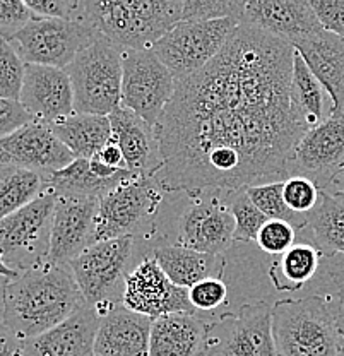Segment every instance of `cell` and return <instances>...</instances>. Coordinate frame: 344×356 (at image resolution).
Masks as SVG:
<instances>
[{"mask_svg":"<svg viewBox=\"0 0 344 356\" xmlns=\"http://www.w3.org/2000/svg\"><path fill=\"white\" fill-rule=\"evenodd\" d=\"M295 48L240 24L223 50L177 81L160 134L165 192H236L284 181L306 131L291 111Z\"/></svg>","mask_w":344,"mask_h":356,"instance_id":"6da1fadb","label":"cell"},{"mask_svg":"<svg viewBox=\"0 0 344 356\" xmlns=\"http://www.w3.org/2000/svg\"><path fill=\"white\" fill-rule=\"evenodd\" d=\"M84 305L69 266L47 262L9 280L0 317L26 341L55 329Z\"/></svg>","mask_w":344,"mask_h":356,"instance_id":"7a4b0ae2","label":"cell"},{"mask_svg":"<svg viewBox=\"0 0 344 356\" xmlns=\"http://www.w3.org/2000/svg\"><path fill=\"white\" fill-rule=\"evenodd\" d=\"M182 0H91L81 22L122 50H151L182 22Z\"/></svg>","mask_w":344,"mask_h":356,"instance_id":"3957f363","label":"cell"},{"mask_svg":"<svg viewBox=\"0 0 344 356\" xmlns=\"http://www.w3.org/2000/svg\"><path fill=\"white\" fill-rule=\"evenodd\" d=\"M272 336L279 356H339L344 351L332 298L305 296L276 302Z\"/></svg>","mask_w":344,"mask_h":356,"instance_id":"277c9868","label":"cell"},{"mask_svg":"<svg viewBox=\"0 0 344 356\" xmlns=\"http://www.w3.org/2000/svg\"><path fill=\"white\" fill-rule=\"evenodd\" d=\"M124 50L105 38H96L77 54L65 72L74 91L76 113L110 117L122 103Z\"/></svg>","mask_w":344,"mask_h":356,"instance_id":"5b68a950","label":"cell"},{"mask_svg":"<svg viewBox=\"0 0 344 356\" xmlns=\"http://www.w3.org/2000/svg\"><path fill=\"white\" fill-rule=\"evenodd\" d=\"M134 254V238L106 240L91 245L69 264L70 273L90 307L99 317L122 305L127 266Z\"/></svg>","mask_w":344,"mask_h":356,"instance_id":"8992f818","label":"cell"},{"mask_svg":"<svg viewBox=\"0 0 344 356\" xmlns=\"http://www.w3.org/2000/svg\"><path fill=\"white\" fill-rule=\"evenodd\" d=\"M57 197L45 191L38 199L0 221V255L16 274L48 262Z\"/></svg>","mask_w":344,"mask_h":356,"instance_id":"52a82bcc","label":"cell"},{"mask_svg":"<svg viewBox=\"0 0 344 356\" xmlns=\"http://www.w3.org/2000/svg\"><path fill=\"white\" fill-rule=\"evenodd\" d=\"M158 178L134 177L99 199L95 220L92 245L106 240L132 236L153 221L163 202Z\"/></svg>","mask_w":344,"mask_h":356,"instance_id":"ba28073f","label":"cell"},{"mask_svg":"<svg viewBox=\"0 0 344 356\" xmlns=\"http://www.w3.org/2000/svg\"><path fill=\"white\" fill-rule=\"evenodd\" d=\"M242 24L238 19L179 22L154 44L156 54L175 81L194 76L223 50L229 36Z\"/></svg>","mask_w":344,"mask_h":356,"instance_id":"9c48e42d","label":"cell"},{"mask_svg":"<svg viewBox=\"0 0 344 356\" xmlns=\"http://www.w3.org/2000/svg\"><path fill=\"white\" fill-rule=\"evenodd\" d=\"M199 356H279L272 336V307L247 303L209 322Z\"/></svg>","mask_w":344,"mask_h":356,"instance_id":"30bf717a","label":"cell"},{"mask_svg":"<svg viewBox=\"0 0 344 356\" xmlns=\"http://www.w3.org/2000/svg\"><path fill=\"white\" fill-rule=\"evenodd\" d=\"M175 88V77L153 50H124L122 108L134 111L147 124L158 127Z\"/></svg>","mask_w":344,"mask_h":356,"instance_id":"8fae6325","label":"cell"},{"mask_svg":"<svg viewBox=\"0 0 344 356\" xmlns=\"http://www.w3.org/2000/svg\"><path fill=\"white\" fill-rule=\"evenodd\" d=\"M98 33L81 21L33 19L9 40L26 65L67 69L79 51L90 47Z\"/></svg>","mask_w":344,"mask_h":356,"instance_id":"7c38bea8","label":"cell"},{"mask_svg":"<svg viewBox=\"0 0 344 356\" xmlns=\"http://www.w3.org/2000/svg\"><path fill=\"white\" fill-rule=\"evenodd\" d=\"M122 305L149 318L170 314H197L192 307L188 288L173 284L153 255H146L129 270Z\"/></svg>","mask_w":344,"mask_h":356,"instance_id":"4fadbf2b","label":"cell"},{"mask_svg":"<svg viewBox=\"0 0 344 356\" xmlns=\"http://www.w3.org/2000/svg\"><path fill=\"white\" fill-rule=\"evenodd\" d=\"M344 168V117L331 118L300 140L290 163V177L312 180L320 191H331Z\"/></svg>","mask_w":344,"mask_h":356,"instance_id":"5bb4252c","label":"cell"},{"mask_svg":"<svg viewBox=\"0 0 344 356\" xmlns=\"http://www.w3.org/2000/svg\"><path fill=\"white\" fill-rule=\"evenodd\" d=\"M76 159L72 151L55 136L50 125L31 122L13 136L0 139V163L31 170L43 177L67 168Z\"/></svg>","mask_w":344,"mask_h":356,"instance_id":"9a60e30c","label":"cell"},{"mask_svg":"<svg viewBox=\"0 0 344 356\" xmlns=\"http://www.w3.org/2000/svg\"><path fill=\"white\" fill-rule=\"evenodd\" d=\"M235 235V218L218 195L194 200L179 218L177 245L209 255L227 252Z\"/></svg>","mask_w":344,"mask_h":356,"instance_id":"2e32d148","label":"cell"},{"mask_svg":"<svg viewBox=\"0 0 344 356\" xmlns=\"http://www.w3.org/2000/svg\"><path fill=\"white\" fill-rule=\"evenodd\" d=\"M21 105L36 122L55 125L76 113L74 91L64 69L45 65H26Z\"/></svg>","mask_w":344,"mask_h":356,"instance_id":"e0dca14e","label":"cell"},{"mask_svg":"<svg viewBox=\"0 0 344 356\" xmlns=\"http://www.w3.org/2000/svg\"><path fill=\"white\" fill-rule=\"evenodd\" d=\"M99 199L57 197L48 262L69 266L92 245Z\"/></svg>","mask_w":344,"mask_h":356,"instance_id":"ac0fdd59","label":"cell"},{"mask_svg":"<svg viewBox=\"0 0 344 356\" xmlns=\"http://www.w3.org/2000/svg\"><path fill=\"white\" fill-rule=\"evenodd\" d=\"M112 139L125 159V170L139 178H154L161 173L163 154L158 127L127 108H117L110 115Z\"/></svg>","mask_w":344,"mask_h":356,"instance_id":"d6986e66","label":"cell"},{"mask_svg":"<svg viewBox=\"0 0 344 356\" xmlns=\"http://www.w3.org/2000/svg\"><path fill=\"white\" fill-rule=\"evenodd\" d=\"M242 22L257 26L290 44L324 31L306 0H250Z\"/></svg>","mask_w":344,"mask_h":356,"instance_id":"ffe728a7","label":"cell"},{"mask_svg":"<svg viewBox=\"0 0 344 356\" xmlns=\"http://www.w3.org/2000/svg\"><path fill=\"white\" fill-rule=\"evenodd\" d=\"M98 325V312L84 305L51 331L26 339L21 356H95Z\"/></svg>","mask_w":344,"mask_h":356,"instance_id":"44dd1931","label":"cell"},{"mask_svg":"<svg viewBox=\"0 0 344 356\" xmlns=\"http://www.w3.org/2000/svg\"><path fill=\"white\" fill-rule=\"evenodd\" d=\"M153 318L115 307L99 317L95 356H149Z\"/></svg>","mask_w":344,"mask_h":356,"instance_id":"7402d4cb","label":"cell"},{"mask_svg":"<svg viewBox=\"0 0 344 356\" xmlns=\"http://www.w3.org/2000/svg\"><path fill=\"white\" fill-rule=\"evenodd\" d=\"M291 47L327 91L336 117H344V40L324 29Z\"/></svg>","mask_w":344,"mask_h":356,"instance_id":"603a6c76","label":"cell"},{"mask_svg":"<svg viewBox=\"0 0 344 356\" xmlns=\"http://www.w3.org/2000/svg\"><path fill=\"white\" fill-rule=\"evenodd\" d=\"M207 322L197 314H170L154 318L149 356H199Z\"/></svg>","mask_w":344,"mask_h":356,"instance_id":"cb8c5ba5","label":"cell"},{"mask_svg":"<svg viewBox=\"0 0 344 356\" xmlns=\"http://www.w3.org/2000/svg\"><path fill=\"white\" fill-rule=\"evenodd\" d=\"M290 98L291 111L306 132L324 124L334 115V106L327 91L317 81L298 51H295L293 58Z\"/></svg>","mask_w":344,"mask_h":356,"instance_id":"d4e9b609","label":"cell"},{"mask_svg":"<svg viewBox=\"0 0 344 356\" xmlns=\"http://www.w3.org/2000/svg\"><path fill=\"white\" fill-rule=\"evenodd\" d=\"M151 255L156 259L166 277L182 288H192L207 277H220L223 269L221 255L201 254L177 243L160 245Z\"/></svg>","mask_w":344,"mask_h":356,"instance_id":"484cf974","label":"cell"},{"mask_svg":"<svg viewBox=\"0 0 344 356\" xmlns=\"http://www.w3.org/2000/svg\"><path fill=\"white\" fill-rule=\"evenodd\" d=\"M136 175L125 170L118 177L103 180L98 178L90 168V159H74L67 168L51 173L47 177V191L55 197H74V199H101L118 185L131 180Z\"/></svg>","mask_w":344,"mask_h":356,"instance_id":"4316f807","label":"cell"},{"mask_svg":"<svg viewBox=\"0 0 344 356\" xmlns=\"http://www.w3.org/2000/svg\"><path fill=\"white\" fill-rule=\"evenodd\" d=\"M55 136L81 159H92L112 140V124L105 115L74 113L60 124L50 125Z\"/></svg>","mask_w":344,"mask_h":356,"instance_id":"83f0119b","label":"cell"},{"mask_svg":"<svg viewBox=\"0 0 344 356\" xmlns=\"http://www.w3.org/2000/svg\"><path fill=\"white\" fill-rule=\"evenodd\" d=\"M306 228L322 254L327 257L344 254V191H320V200L309 214Z\"/></svg>","mask_w":344,"mask_h":356,"instance_id":"f1b7e54d","label":"cell"},{"mask_svg":"<svg viewBox=\"0 0 344 356\" xmlns=\"http://www.w3.org/2000/svg\"><path fill=\"white\" fill-rule=\"evenodd\" d=\"M322 252L312 243H295L277 255L269 267V280L277 291H298L317 274Z\"/></svg>","mask_w":344,"mask_h":356,"instance_id":"f546056e","label":"cell"},{"mask_svg":"<svg viewBox=\"0 0 344 356\" xmlns=\"http://www.w3.org/2000/svg\"><path fill=\"white\" fill-rule=\"evenodd\" d=\"M47 191V177L17 166H0V221L17 213Z\"/></svg>","mask_w":344,"mask_h":356,"instance_id":"4dcf8cb0","label":"cell"},{"mask_svg":"<svg viewBox=\"0 0 344 356\" xmlns=\"http://www.w3.org/2000/svg\"><path fill=\"white\" fill-rule=\"evenodd\" d=\"M284 181H272L265 185H255L247 188V194L252 199V202L264 213L268 220H279L293 226L295 229L306 228L309 216L298 214L290 209V206L284 200Z\"/></svg>","mask_w":344,"mask_h":356,"instance_id":"1f68e13d","label":"cell"},{"mask_svg":"<svg viewBox=\"0 0 344 356\" xmlns=\"http://www.w3.org/2000/svg\"><path fill=\"white\" fill-rule=\"evenodd\" d=\"M229 211L235 218V242H257L259 232L268 222L261 209L252 202L247 194V188L231 192V199L228 202Z\"/></svg>","mask_w":344,"mask_h":356,"instance_id":"d6a6232c","label":"cell"},{"mask_svg":"<svg viewBox=\"0 0 344 356\" xmlns=\"http://www.w3.org/2000/svg\"><path fill=\"white\" fill-rule=\"evenodd\" d=\"M245 6V0H183L182 21L202 22L238 19L242 22Z\"/></svg>","mask_w":344,"mask_h":356,"instance_id":"836d02e7","label":"cell"},{"mask_svg":"<svg viewBox=\"0 0 344 356\" xmlns=\"http://www.w3.org/2000/svg\"><path fill=\"white\" fill-rule=\"evenodd\" d=\"M26 74V64L21 60L9 40L0 38V98L19 102Z\"/></svg>","mask_w":344,"mask_h":356,"instance_id":"e575fe53","label":"cell"},{"mask_svg":"<svg viewBox=\"0 0 344 356\" xmlns=\"http://www.w3.org/2000/svg\"><path fill=\"white\" fill-rule=\"evenodd\" d=\"M284 200L291 211L309 216L320 200V188L305 177L293 175L284 180Z\"/></svg>","mask_w":344,"mask_h":356,"instance_id":"d590c367","label":"cell"},{"mask_svg":"<svg viewBox=\"0 0 344 356\" xmlns=\"http://www.w3.org/2000/svg\"><path fill=\"white\" fill-rule=\"evenodd\" d=\"M297 229L288 222L279 220H268L262 229L259 232L257 245L271 255H281L295 245Z\"/></svg>","mask_w":344,"mask_h":356,"instance_id":"8d00e7d4","label":"cell"},{"mask_svg":"<svg viewBox=\"0 0 344 356\" xmlns=\"http://www.w3.org/2000/svg\"><path fill=\"white\" fill-rule=\"evenodd\" d=\"M190 303L197 312H214L227 303L228 286L221 277H207L188 288Z\"/></svg>","mask_w":344,"mask_h":356,"instance_id":"74e56055","label":"cell"},{"mask_svg":"<svg viewBox=\"0 0 344 356\" xmlns=\"http://www.w3.org/2000/svg\"><path fill=\"white\" fill-rule=\"evenodd\" d=\"M33 19H36V16L26 2L0 0V38L10 40Z\"/></svg>","mask_w":344,"mask_h":356,"instance_id":"f35d334b","label":"cell"},{"mask_svg":"<svg viewBox=\"0 0 344 356\" xmlns=\"http://www.w3.org/2000/svg\"><path fill=\"white\" fill-rule=\"evenodd\" d=\"M26 6L40 19L81 21L83 2L77 0H26Z\"/></svg>","mask_w":344,"mask_h":356,"instance_id":"ab89813d","label":"cell"},{"mask_svg":"<svg viewBox=\"0 0 344 356\" xmlns=\"http://www.w3.org/2000/svg\"><path fill=\"white\" fill-rule=\"evenodd\" d=\"M36 122L33 115L16 99L0 98V139L13 136L19 129Z\"/></svg>","mask_w":344,"mask_h":356,"instance_id":"60d3db41","label":"cell"},{"mask_svg":"<svg viewBox=\"0 0 344 356\" xmlns=\"http://www.w3.org/2000/svg\"><path fill=\"white\" fill-rule=\"evenodd\" d=\"M322 28L344 40V0H310Z\"/></svg>","mask_w":344,"mask_h":356,"instance_id":"b9f144b4","label":"cell"},{"mask_svg":"<svg viewBox=\"0 0 344 356\" xmlns=\"http://www.w3.org/2000/svg\"><path fill=\"white\" fill-rule=\"evenodd\" d=\"M23 348L24 339H21L0 317V356H21Z\"/></svg>","mask_w":344,"mask_h":356,"instance_id":"7bdbcfd3","label":"cell"},{"mask_svg":"<svg viewBox=\"0 0 344 356\" xmlns=\"http://www.w3.org/2000/svg\"><path fill=\"white\" fill-rule=\"evenodd\" d=\"M96 158L101 163H105L106 166H112L115 170H125V159L124 154H122V149L118 147V144L112 139L98 154ZM129 172V170H127Z\"/></svg>","mask_w":344,"mask_h":356,"instance_id":"ee69618b","label":"cell"},{"mask_svg":"<svg viewBox=\"0 0 344 356\" xmlns=\"http://www.w3.org/2000/svg\"><path fill=\"white\" fill-rule=\"evenodd\" d=\"M336 284H338V293H336L332 307H334V315L336 322H338L339 334H341V337L344 339V270L336 277Z\"/></svg>","mask_w":344,"mask_h":356,"instance_id":"f6af8a7d","label":"cell"},{"mask_svg":"<svg viewBox=\"0 0 344 356\" xmlns=\"http://www.w3.org/2000/svg\"><path fill=\"white\" fill-rule=\"evenodd\" d=\"M0 276H6V277H9V280H14V277L17 276V274L14 273V270H10L9 267H7L6 264H3L2 255H0Z\"/></svg>","mask_w":344,"mask_h":356,"instance_id":"bcb514c9","label":"cell"},{"mask_svg":"<svg viewBox=\"0 0 344 356\" xmlns=\"http://www.w3.org/2000/svg\"><path fill=\"white\" fill-rule=\"evenodd\" d=\"M9 283V277L0 276V315H2V307H3V293H6V286Z\"/></svg>","mask_w":344,"mask_h":356,"instance_id":"7dc6e473","label":"cell"},{"mask_svg":"<svg viewBox=\"0 0 344 356\" xmlns=\"http://www.w3.org/2000/svg\"><path fill=\"white\" fill-rule=\"evenodd\" d=\"M334 187L338 188V191H344V168H343V172L339 173V177L336 178V181H334Z\"/></svg>","mask_w":344,"mask_h":356,"instance_id":"c3c4849f","label":"cell"},{"mask_svg":"<svg viewBox=\"0 0 344 356\" xmlns=\"http://www.w3.org/2000/svg\"><path fill=\"white\" fill-rule=\"evenodd\" d=\"M339 356H344V351H343V353H341V355H339Z\"/></svg>","mask_w":344,"mask_h":356,"instance_id":"681fc988","label":"cell"},{"mask_svg":"<svg viewBox=\"0 0 344 356\" xmlns=\"http://www.w3.org/2000/svg\"><path fill=\"white\" fill-rule=\"evenodd\" d=\"M0 166H2V163H0Z\"/></svg>","mask_w":344,"mask_h":356,"instance_id":"f907efd6","label":"cell"}]
</instances>
